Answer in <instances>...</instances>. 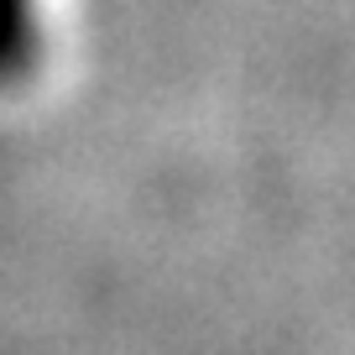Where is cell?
<instances>
[{
    "label": "cell",
    "mask_w": 355,
    "mask_h": 355,
    "mask_svg": "<svg viewBox=\"0 0 355 355\" xmlns=\"http://www.w3.org/2000/svg\"><path fill=\"white\" fill-rule=\"evenodd\" d=\"M42 53V21L37 0H0V89L21 84Z\"/></svg>",
    "instance_id": "6da1fadb"
}]
</instances>
